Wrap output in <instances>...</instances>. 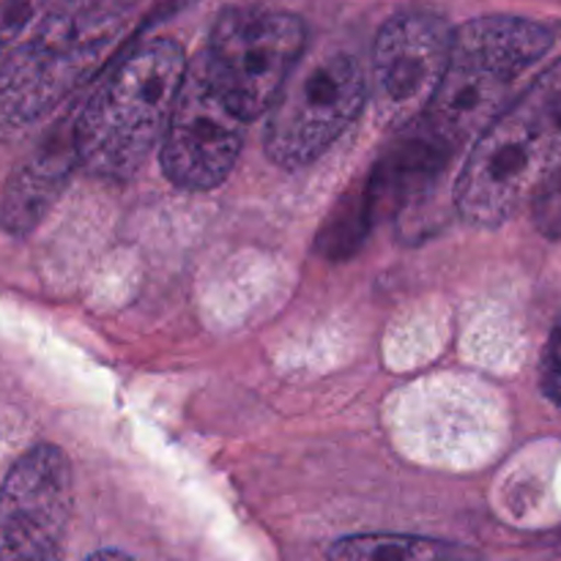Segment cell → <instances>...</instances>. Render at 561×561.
Segmentation results:
<instances>
[{
	"instance_id": "1",
	"label": "cell",
	"mask_w": 561,
	"mask_h": 561,
	"mask_svg": "<svg viewBox=\"0 0 561 561\" xmlns=\"http://www.w3.org/2000/svg\"><path fill=\"white\" fill-rule=\"evenodd\" d=\"M561 184V60L535 77L471 142L458 179V211L496 228Z\"/></svg>"
},
{
	"instance_id": "2",
	"label": "cell",
	"mask_w": 561,
	"mask_h": 561,
	"mask_svg": "<svg viewBox=\"0 0 561 561\" xmlns=\"http://www.w3.org/2000/svg\"><path fill=\"white\" fill-rule=\"evenodd\" d=\"M140 0H55L0 64V137L60 107L115 47Z\"/></svg>"
},
{
	"instance_id": "3",
	"label": "cell",
	"mask_w": 561,
	"mask_h": 561,
	"mask_svg": "<svg viewBox=\"0 0 561 561\" xmlns=\"http://www.w3.org/2000/svg\"><path fill=\"white\" fill-rule=\"evenodd\" d=\"M186 69V53L175 38L137 44L80 110L77 162L99 179L135 175L162 142Z\"/></svg>"
},
{
	"instance_id": "4",
	"label": "cell",
	"mask_w": 561,
	"mask_h": 561,
	"mask_svg": "<svg viewBox=\"0 0 561 561\" xmlns=\"http://www.w3.org/2000/svg\"><path fill=\"white\" fill-rule=\"evenodd\" d=\"M553 47L551 27L526 16L491 14L453 31L447 71L422 124L460 151L510 104L515 82Z\"/></svg>"
},
{
	"instance_id": "5",
	"label": "cell",
	"mask_w": 561,
	"mask_h": 561,
	"mask_svg": "<svg viewBox=\"0 0 561 561\" xmlns=\"http://www.w3.org/2000/svg\"><path fill=\"white\" fill-rule=\"evenodd\" d=\"M305 44L301 16L263 5H236L219 14L201 64L225 102L252 121L279 96Z\"/></svg>"
},
{
	"instance_id": "6",
	"label": "cell",
	"mask_w": 561,
	"mask_h": 561,
	"mask_svg": "<svg viewBox=\"0 0 561 561\" xmlns=\"http://www.w3.org/2000/svg\"><path fill=\"white\" fill-rule=\"evenodd\" d=\"M367 104V75L348 53L296 64L274 99L266 153L277 168L301 170L329 151Z\"/></svg>"
},
{
	"instance_id": "7",
	"label": "cell",
	"mask_w": 561,
	"mask_h": 561,
	"mask_svg": "<svg viewBox=\"0 0 561 561\" xmlns=\"http://www.w3.org/2000/svg\"><path fill=\"white\" fill-rule=\"evenodd\" d=\"M453 27L433 11H403L383 22L373 44L367 99L387 129H405L425 115L447 71Z\"/></svg>"
},
{
	"instance_id": "8",
	"label": "cell",
	"mask_w": 561,
	"mask_h": 561,
	"mask_svg": "<svg viewBox=\"0 0 561 561\" xmlns=\"http://www.w3.org/2000/svg\"><path fill=\"white\" fill-rule=\"evenodd\" d=\"M75 474L55 444L27 449L0 485V561H64Z\"/></svg>"
},
{
	"instance_id": "9",
	"label": "cell",
	"mask_w": 561,
	"mask_h": 561,
	"mask_svg": "<svg viewBox=\"0 0 561 561\" xmlns=\"http://www.w3.org/2000/svg\"><path fill=\"white\" fill-rule=\"evenodd\" d=\"M244 131L247 121L225 102L203 64L186 69L159 148L164 175L181 190H214L233 170Z\"/></svg>"
},
{
	"instance_id": "10",
	"label": "cell",
	"mask_w": 561,
	"mask_h": 561,
	"mask_svg": "<svg viewBox=\"0 0 561 561\" xmlns=\"http://www.w3.org/2000/svg\"><path fill=\"white\" fill-rule=\"evenodd\" d=\"M453 148L444 146L422 121L405 126L403 135L381 153L362 184L373 222L394 217L414 203L453 159Z\"/></svg>"
},
{
	"instance_id": "11",
	"label": "cell",
	"mask_w": 561,
	"mask_h": 561,
	"mask_svg": "<svg viewBox=\"0 0 561 561\" xmlns=\"http://www.w3.org/2000/svg\"><path fill=\"white\" fill-rule=\"evenodd\" d=\"M77 162L75 126L53 131L33 157L11 173L0 197V228L11 236H27L53 208Z\"/></svg>"
},
{
	"instance_id": "12",
	"label": "cell",
	"mask_w": 561,
	"mask_h": 561,
	"mask_svg": "<svg viewBox=\"0 0 561 561\" xmlns=\"http://www.w3.org/2000/svg\"><path fill=\"white\" fill-rule=\"evenodd\" d=\"M471 551L414 535H354L329 548V561H471Z\"/></svg>"
},
{
	"instance_id": "13",
	"label": "cell",
	"mask_w": 561,
	"mask_h": 561,
	"mask_svg": "<svg viewBox=\"0 0 561 561\" xmlns=\"http://www.w3.org/2000/svg\"><path fill=\"white\" fill-rule=\"evenodd\" d=\"M373 225L376 222H373V214L370 208H367L362 190L351 192V195L343 197L340 208H334L329 222L321 228L318 250L327 257H332V261L348 257L351 252L359 250V244L365 241V236L370 233Z\"/></svg>"
},
{
	"instance_id": "14",
	"label": "cell",
	"mask_w": 561,
	"mask_h": 561,
	"mask_svg": "<svg viewBox=\"0 0 561 561\" xmlns=\"http://www.w3.org/2000/svg\"><path fill=\"white\" fill-rule=\"evenodd\" d=\"M55 0H0V58L42 20Z\"/></svg>"
},
{
	"instance_id": "15",
	"label": "cell",
	"mask_w": 561,
	"mask_h": 561,
	"mask_svg": "<svg viewBox=\"0 0 561 561\" xmlns=\"http://www.w3.org/2000/svg\"><path fill=\"white\" fill-rule=\"evenodd\" d=\"M540 389L561 409V321L551 329L540 356Z\"/></svg>"
},
{
	"instance_id": "16",
	"label": "cell",
	"mask_w": 561,
	"mask_h": 561,
	"mask_svg": "<svg viewBox=\"0 0 561 561\" xmlns=\"http://www.w3.org/2000/svg\"><path fill=\"white\" fill-rule=\"evenodd\" d=\"M88 561H135L129 553L115 551V548H107V551H96L93 557H88Z\"/></svg>"
}]
</instances>
